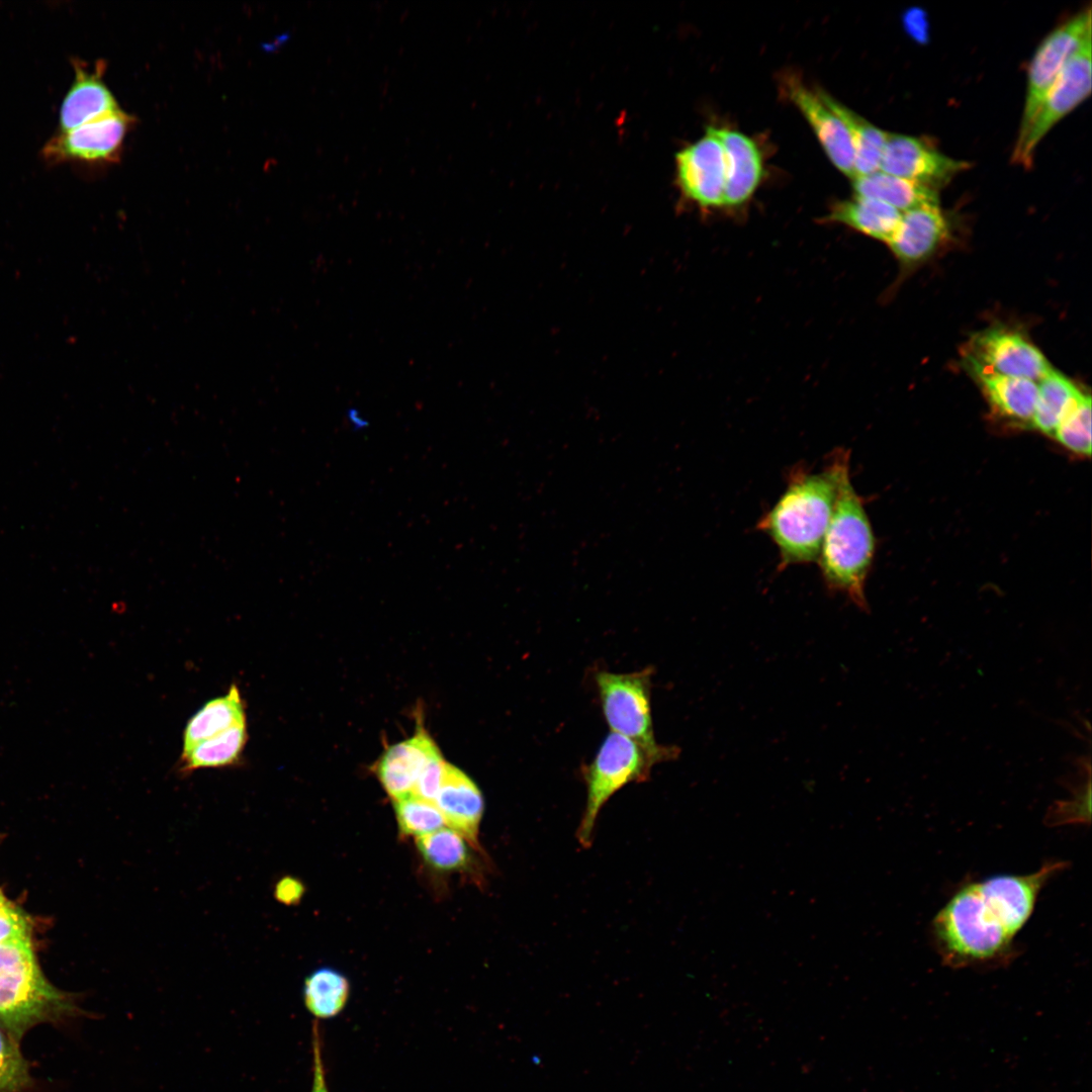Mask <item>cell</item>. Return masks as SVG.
<instances>
[{
	"label": "cell",
	"instance_id": "7c38bea8",
	"mask_svg": "<svg viewBox=\"0 0 1092 1092\" xmlns=\"http://www.w3.org/2000/svg\"><path fill=\"white\" fill-rule=\"evenodd\" d=\"M970 166L918 138L888 132L880 171L937 190Z\"/></svg>",
	"mask_w": 1092,
	"mask_h": 1092
},
{
	"label": "cell",
	"instance_id": "30bf717a",
	"mask_svg": "<svg viewBox=\"0 0 1092 1092\" xmlns=\"http://www.w3.org/2000/svg\"><path fill=\"white\" fill-rule=\"evenodd\" d=\"M968 364L983 370L1038 382L1052 369L1044 355L1020 333L993 328L971 342Z\"/></svg>",
	"mask_w": 1092,
	"mask_h": 1092
},
{
	"label": "cell",
	"instance_id": "cb8c5ba5",
	"mask_svg": "<svg viewBox=\"0 0 1092 1092\" xmlns=\"http://www.w3.org/2000/svg\"><path fill=\"white\" fill-rule=\"evenodd\" d=\"M247 741V723L237 724L181 754L180 771L189 774L201 768L234 765L241 760Z\"/></svg>",
	"mask_w": 1092,
	"mask_h": 1092
},
{
	"label": "cell",
	"instance_id": "d4e9b609",
	"mask_svg": "<svg viewBox=\"0 0 1092 1092\" xmlns=\"http://www.w3.org/2000/svg\"><path fill=\"white\" fill-rule=\"evenodd\" d=\"M1082 392L1072 380L1052 368L1037 382L1031 429L1052 437L1062 418Z\"/></svg>",
	"mask_w": 1092,
	"mask_h": 1092
},
{
	"label": "cell",
	"instance_id": "3957f363",
	"mask_svg": "<svg viewBox=\"0 0 1092 1092\" xmlns=\"http://www.w3.org/2000/svg\"><path fill=\"white\" fill-rule=\"evenodd\" d=\"M875 550L874 531L847 466L839 478L833 512L816 561L827 590L844 595L867 611L864 589Z\"/></svg>",
	"mask_w": 1092,
	"mask_h": 1092
},
{
	"label": "cell",
	"instance_id": "d590c367",
	"mask_svg": "<svg viewBox=\"0 0 1092 1092\" xmlns=\"http://www.w3.org/2000/svg\"><path fill=\"white\" fill-rule=\"evenodd\" d=\"M347 420L355 430H362L368 426L367 420H365V418H363L360 412L356 408H351L348 411Z\"/></svg>",
	"mask_w": 1092,
	"mask_h": 1092
},
{
	"label": "cell",
	"instance_id": "83f0119b",
	"mask_svg": "<svg viewBox=\"0 0 1092 1092\" xmlns=\"http://www.w3.org/2000/svg\"><path fill=\"white\" fill-rule=\"evenodd\" d=\"M1072 762L1077 770L1072 776L1073 780L1066 778L1064 785L1072 790L1073 798L1056 802L1051 807L1048 818L1054 823L1085 822L1090 819L1091 759L1089 755H1082Z\"/></svg>",
	"mask_w": 1092,
	"mask_h": 1092
},
{
	"label": "cell",
	"instance_id": "ba28073f",
	"mask_svg": "<svg viewBox=\"0 0 1092 1092\" xmlns=\"http://www.w3.org/2000/svg\"><path fill=\"white\" fill-rule=\"evenodd\" d=\"M1091 8L1051 31L1037 47L1027 71V88L1018 136L1023 134L1071 56L1091 31Z\"/></svg>",
	"mask_w": 1092,
	"mask_h": 1092
},
{
	"label": "cell",
	"instance_id": "f546056e",
	"mask_svg": "<svg viewBox=\"0 0 1092 1092\" xmlns=\"http://www.w3.org/2000/svg\"><path fill=\"white\" fill-rule=\"evenodd\" d=\"M394 811L399 832L406 836H422L434 832L446 822L433 802L410 794L394 800Z\"/></svg>",
	"mask_w": 1092,
	"mask_h": 1092
},
{
	"label": "cell",
	"instance_id": "4316f807",
	"mask_svg": "<svg viewBox=\"0 0 1092 1092\" xmlns=\"http://www.w3.org/2000/svg\"><path fill=\"white\" fill-rule=\"evenodd\" d=\"M416 841L423 859L437 871L462 872L472 864L473 859L469 849L471 844L450 827H442L419 836Z\"/></svg>",
	"mask_w": 1092,
	"mask_h": 1092
},
{
	"label": "cell",
	"instance_id": "d6986e66",
	"mask_svg": "<svg viewBox=\"0 0 1092 1092\" xmlns=\"http://www.w3.org/2000/svg\"><path fill=\"white\" fill-rule=\"evenodd\" d=\"M969 366L994 414L1012 425L1031 428L1037 399V382Z\"/></svg>",
	"mask_w": 1092,
	"mask_h": 1092
},
{
	"label": "cell",
	"instance_id": "9c48e42d",
	"mask_svg": "<svg viewBox=\"0 0 1092 1092\" xmlns=\"http://www.w3.org/2000/svg\"><path fill=\"white\" fill-rule=\"evenodd\" d=\"M133 121L119 108L76 128L58 131L43 146L42 158L50 164L114 162Z\"/></svg>",
	"mask_w": 1092,
	"mask_h": 1092
},
{
	"label": "cell",
	"instance_id": "5b68a950",
	"mask_svg": "<svg viewBox=\"0 0 1092 1092\" xmlns=\"http://www.w3.org/2000/svg\"><path fill=\"white\" fill-rule=\"evenodd\" d=\"M652 674L649 666L631 672L597 670L594 680L611 732L633 740L658 763L675 759L679 749L656 741L651 714Z\"/></svg>",
	"mask_w": 1092,
	"mask_h": 1092
},
{
	"label": "cell",
	"instance_id": "7402d4cb",
	"mask_svg": "<svg viewBox=\"0 0 1092 1092\" xmlns=\"http://www.w3.org/2000/svg\"><path fill=\"white\" fill-rule=\"evenodd\" d=\"M243 722H246L245 704L239 688L234 684L225 695L206 702L188 720L183 733L181 754L197 743Z\"/></svg>",
	"mask_w": 1092,
	"mask_h": 1092
},
{
	"label": "cell",
	"instance_id": "9a60e30c",
	"mask_svg": "<svg viewBox=\"0 0 1092 1092\" xmlns=\"http://www.w3.org/2000/svg\"><path fill=\"white\" fill-rule=\"evenodd\" d=\"M434 804L446 825L478 849L484 798L477 784L465 771L446 761Z\"/></svg>",
	"mask_w": 1092,
	"mask_h": 1092
},
{
	"label": "cell",
	"instance_id": "6da1fadb",
	"mask_svg": "<svg viewBox=\"0 0 1092 1092\" xmlns=\"http://www.w3.org/2000/svg\"><path fill=\"white\" fill-rule=\"evenodd\" d=\"M849 458L848 450L836 448L818 471L801 463L789 470L785 490L756 524L777 547L779 568L817 561Z\"/></svg>",
	"mask_w": 1092,
	"mask_h": 1092
},
{
	"label": "cell",
	"instance_id": "f1b7e54d",
	"mask_svg": "<svg viewBox=\"0 0 1092 1092\" xmlns=\"http://www.w3.org/2000/svg\"><path fill=\"white\" fill-rule=\"evenodd\" d=\"M1069 451L1081 455L1091 454V397L1084 391L1069 408L1057 426L1053 436Z\"/></svg>",
	"mask_w": 1092,
	"mask_h": 1092
},
{
	"label": "cell",
	"instance_id": "e575fe53",
	"mask_svg": "<svg viewBox=\"0 0 1092 1092\" xmlns=\"http://www.w3.org/2000/svg\"><path fill=\"white\" fill-rule=\"evenodd\" d=\"M305 892L303 883L292 876H284L277 881L274 888V896L280 903L293 906L297 905Z\"/></svg>",
	"mask_w": 1092,
	"mask_h": 1092
},
{
	"label": "cell",
	"instance_id": "4dcf8cb0",
	"mask_svg": "<svg viewBox=\"0 0 1092 1092\" xmlns=\"http://www.w3.org/2000/svg\"><path fill=\"white\" fill-rule=\"evenodd\" d=\"M29 1082L16 1036L0 1022V1092H17Z\"/></svg>",
	"mask_w": 1092,
	"mask_h": 1092
},
{
	"label": "cell",
	"instance_id": "52a82bcc",
	"mask_svg": "<svg viewBox=\"0 0 1092 1092\" xmlns=\"http://www.w3.org/2000/svg\"><path fill=\"white\" fill-rule=\"evenodd\" d=\"M1091 32L1071 56L1023 134L1017 136L1011 161L1031 167L1038 144L1091 93Z\"/></svg>",
	"mask_w": 1092,
	"mask_h": 1092
},
{
	"label": "cell",
	"instance_id": "ffe728a7",
	"mask_svg": "<svg viewBox=\"0 0 1092 1092\" xmlns=\"http://www.w3.org/2000/svg\"><path fill=\"white\" fill-rule=\"evenodd\" d=\"M902 212L879 200L854 195L834 203L824 221L844 224L864 236L889 243Z\"/></svg>",
	"mask_w": 1092,
	"mask_h": 1092
},
{
	"label": "cell",
	"instance_id": "d6a6232c",
	"mask_svg": "<svg viewBox=\"0 0 1092 1092\" xmlns=\"http://www.w3.org/2000/svg\"><path fill=\"white\" fill-rule=\"evenodd\" d=\"M445 763L446 761L444 760L442 754H439L432 758L422 770L416 783L413 794L424 800L434 803V800L440 788Z\"/></svg>",
	"mask_w": 1092,
	"mask_h": 1092
},
{
	"label": "cell",
	"instance_id": "277c9868",
	"mask_svg": "<svg viewBox=\"0 0 1092 1092\" xmlns=\"http://www.w3.org/2000/svg\"><path fill=\"white\" fill-rule=\"evenodd\" d=\"M62 1005L63 996L41 974L29 938L0 943V1022L19 1036Z\"/></svg>",
	"mask_w": 1092,
	"mask_h": 1092
},
{
	"label": "cell",
	"instance_id": "8fae6325",
	"mask_svg": "<svg viewBox=\"0 0 1092 1092\" xmlns=\"http://www.w3.org/2000/svg\"><path fill=\"white\" fill-rule=\"evenodd\" d=\"M676 179L681 193L702 208L724 204L725 156L713 127L675 156Z\"/></svg>",
	"mask_w": 1092,
	"mask_h": 1092
},
{
	"label": "cell",
	"instance_id": "2e32d148",
	"mask_svg": "<svg viewBox=\"0 0 1092 1092\" xmlns=\"http://www.w3.org/2000/svg\"><path fill=\"white\" fill-rule=\"evenodd\" d=\"M439 754L437 744L421 727L412 737L388 746L378 759L375 772L394 801L414 793L422 770Z\"/></svg>",
	"mask_w": 1092,
	"mask_h": 1092
},
{
	"label": "cell",
	"instance_id": "4fadbf2b",
	"mask_svg": "<svg viewBox=\"0 0 1092 1092\" xmlns=\"http://www.w3.org/2000/svg\"><path fill=\"white\" fill-rule=\"evenodd\" d=\"M788 95L815 132L834 166L849 178L854 177V153L849 131L825 104L818 89H812L791 77L786 80Z\"/></svg>",
	"mask_w": 1092,
	"mask_h": 1092
},
{
	"label": "cell",
	"instance_id": "836d02e7",
	"mask_svg": "<svg viewBox=\"0 0 1092 1092\" xmlns=\"http://www.w3.org/2000/svg\"><path fill=\"white\" fill-rule=\"evenodd\" d=\"M312 1048V1085L310 1092H329L325 1063L322 1054V1038L317 1021H313L311 1027Z\"/></svg>",
	"mask_w": 1092,
	"mask_h": 1092
},
{
	"label": "cell",
	"instance_id": "1f68e13d",
	"mask_svg": "<svg viewBox=\"0 0 1092 1092\" xmlns=\"http://www.w3.org/2000/svg\"><path fill=\"white\" fill-rule=\"evenodd\" d=\"M29 938V925L22 912L0 891V943Z\"/></svg>",
	"mask_w": 1092,
	"mask_h": 1092
},
{
	"label": "cell",
	"instance_id": "e0dca14e",
	"mask_svg": "<svg viewBox=\"0 0 1092 1092\" xmlns=\"http://www.w3.org/2000/svg\"><path fill=\"white\" fill-rule=\"evenodd\" d=\"M948 234L947 219L938 204L923 205L902 212L888 244L900 262L912 265L930 257Z\"/></svg>",
	"mask_w": 1092,
	"mask_h": 1092
},
{
	"label": "cell",
	"instance_id": "44dd1931",
	"mask_svg": "<svg viewBox=\"0 0 1092 1092\" xmlns=\"http://www.w3.org/2000/svg\"><path fill=\"white\" fill-rule=\"evenodd\" d=\"M852 180L855 195L879 200L900 212L938 204L937 190L881 171Z\"/></svg>",
	"mask_w": 1092,
	"mask_h": 1092
},
{
	"label": "cell",
	"instance_id": "8992f818",
	"mask_svg": "<svg viewBox=\"0 0 1092 1092\" xmlns=\"http://www.w3.org/2000/svg\"><path fill=\"white\" fill-rule=\"evenodd\" d=\"M655 760L633 740L610 732L592 762L583 767L586 802L577 838L589 846L598 816L610 798L625 786L647 781Z\"/></svg>",
	"mask_w": 1092,
	"mask_h": 1092
},
{
	"label": "cell",
	"instance_id": "603a6c76",
	"mask_svg": "<svg viewBox=\"0 0 1092 1092\" xmlns=\"http://www.w3.org/2000/svg\"><path fill=\"white\" fill-rule=\"evenodd\" d=\"M819 92L825 104L849 131L854 153V177L880 171L888 132L876 127L824 91Z\"/></svg>",
	"mask_w": 1092,
	"mask_h": 1092
},
{
	"label": "cell",
	"instance_id": "5bb4252c",
	"mask_svg": "<svg viewBox=\"0 0 1092 1092\" xmlns=\"http://www.w3.org/2000/svg\"><path fill=\"white\" fill-rule=\"evenodd\" d=\"M72 64L75 77L60 107L58 131L76 128L119 109L103 80L104 61H97L93 67L78 59H74Z\"/></svg>",
	"mask_w": 1092,
	"mask_h": 1092
},
{
	"label": "cell",
	"instance_id": "ac0fdd59",
	"mask_svg": "<svg viewBox=\"0 0 1092 1092\" xmlns=\"http://www.w3.org/2000/svg\"><path fill=\"white\" fill-rule=\"evenodd\" d=\"M713 130L722 144L725 156L723 205H742L751 197L760 182V152L755 143L740 131L717 127H713Z\"/></svg>",
	"mask_w": 1092,
	"mask_h": 1092
},
{
	"label": "cell",
	"instance_id": "484cf974",
	"mask_svg": "<svg viewBox=\"0 0 1092 1092\" xmlns=\"http://www.w3.org/2000/svg\"><path fill=\"white\" fill-rule=\"evenodd\" d=\"M349 995V980L333 968L316 969L304 980L303 1002L316 1019L337 1016L346 1007Z\"/></svg>",
	"mask_w": 1092,
	"mask_h": 1092
},
{
	"label": "cell",
	"instance_id": "7a4b0ae2",
	"mask_svg": "<svg viewBox=\"0 0 1092 1092\" xmlns=\"http://www.w3.org/2000/svg\"><path fill=\"white\" fill-rule=\"evenodd\" d=\"M932 935L944 964L959 969L1009 960L1016 933L977 881L965 884L938 911Z\"/></svg>",
	"mask_w": 1092,
	"mask_h": 1092
}]
</instances>
